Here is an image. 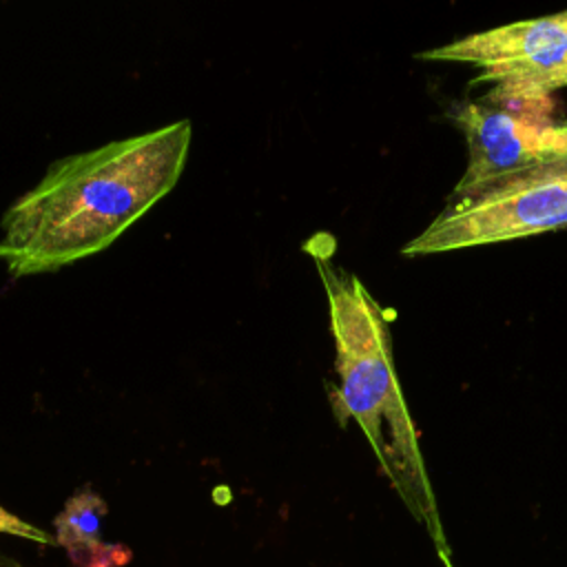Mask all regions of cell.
<instances>
[{
  "mask_svg": "<svg viewBox=\"0 0 567 567\" xmlns=\"http://www.w3.org/2000/svg\"><path fill=\"white\" fill-rule=\"evenodd\" d=\"M193 126L179 120L55 159L0 221L13 277L55 272L106 250L182 177Z\"/></svg>",
  "mask_w": 567,
  "mask_h": 567,
  "instance_id": "1",
  "label": "cell"
},
{
  "mask_svg": "<svg viewBox=\"0 0 567 567\" xmlns=\"http://www.w3.org/2000/svg\"><path fill=\"white\" fill-rule=\"evenodd\" d=\"M308 250L328 299L339 379L328 390L334 416L341 425L357 421L383 474L425 529L443 567H456L416 427L396 379L388 315L361 279L337 266L315 239Z\"/></svg>",
  "mask_w": 567,
  "mask_h": 567,
  "instance_id": "2",
  "label": "cell"
},
{
  "mask_svg": "<svg viewBox=\"0 0 567 567\" xmlns=\"http://www.w3.org/2000/svg\"><path fill=\"white\" fill-rule=\"evenodd\" d=\"M567 228V162L452 190L441 213L401 252H452Z\"/></svg>",
  "mask_w": 567,
  "mask_h": 567,
  "instance_id": "3",
  "label": "cell"
},
{
  "mask_svg": "<svg viewBox=\"0 0 567 567\" xmlns=\"http://www.w3.org/2000/svg\"><path fill=\"white\" fill-rule=\"evenodd\" d=\"M416 58L470 64V84L485 86L487 102L523 109L567 86V11L470 33Z\"/></svg>",
  "mask_w": 567,
  "mask_h": 567,
  "instance_id": "4",
  "label": "cell"
},
{
  "mask_svg": "<svg viewBox=\"0 0 567 567\" xmlns=\"http://www.w3.org/2000/svg\"><path fill=\"white\" fill-rule=\"evenodd\" d=\"M452 120L467 144V166L454 190L507 173L567 162V117H540L487 100L454 106Z\"/></svg>",
  "mask_w": 567,
  "mask_h": 567,
  "instance_id": "5",
  "label": "cell"
},
{
  "mask_svg": "<svg viewBox=\"0 0 567 567\" xmlns=\"http://www.w3.org/2000/svg\"><path fill=\"white\" fill-rule=\"evenodd\" d=\"M106 503L100 494L78 489L53 518L55 543L66 551L73 567H124L133 551L126 545L109 543L102 536Z\"/></svg>",
  "mask_w": 567,
  "mask_h": 567,
  "instance_id": "6",
  "label": "cell"
},
{
  "mask_svg": "<svg viewBox=\"0 0 567 567\" xmlns=\"http://www.w3.org/2000/svg\"><path fill=\"white\" fill-rule=\"evenodd\" d=\"M0 534H9V536L22 538V540L38 543V545H58L55 536H51L49 532L35 527L33 523H27L24 518H20L16 514H11L2 505H0Z\"/></svg>",
  "mask_w": 567,
  "mask_h": 567,
  "instance_id": "7",
  "label": "cell"
}]
</instances>
